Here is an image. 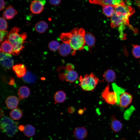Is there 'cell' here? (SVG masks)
<instances>
[{
    "instance_id": "cell-1",
    "label": "cell",
    "mask_w": 140,
    "mask_h": 140,
    "mask_svg": "<svg viewBox=\"0 0 140 140\" xmlns=\"http://www.w3.org/2000/svg\"><path fill=\"white\" fill-rule=\"evenodd\" d=\"M85 34L82 28H75L69 32L62 33L59 37L63 43L69 44L73 51L72 54L73 55L76 51L82 50L84 48Z\"/></svg>"
},
{
    "instance_id": "cell-2",
    "label": "cell",
    "mask_w": 140,
    "mask_h": 140,
    "mask_svg": "<svg viewBox=\"0 0 140 140\" xmlns=\"http://www.w3.org/2000/svg\"><path fill=\"white\" fill-rule=\"evenodd\" d=\"M135 12L134 9L123 2L115 6L114 12L111 17V26L112 28L122 25H129V18Z\"/></svg>"
},
{
    "instance_id": "cell-3",
    "label": "cell",
    "mask_w": 140,
    "mask_h": 140,
    "mask_svg": "<svg viewBox=\"0 0 140 140\" xmlns=\"http://www.w3.org/2000/svg\"><path fill=\"white\" fill-rule=\"evenodd\" d=\"M20 29L17 27L12 28L6 37L5 40L9 41L12 45L13 50L12 54L15 56L19 55L24 48L23 45L27 38L26 33L19 34Z\"/></svg>"
},
{
    "instance_id": "cell-4",
    "label": "cell",
    "mask_w": 140,
    "mask_h": 140,
    "mask_svg": "<svg viewBox=\"0 0 140 140\" xmlns=\"http://www.w3.org/2000/svg\"><path fill=\"white\" fill-rule=\"evenodd\" d=\"M2 131L9 137L13 136L18 131V123L7 116H4L0 121Z\"/></svg>"
},
{
    "instance_id": "cell-5",
    "label": "cell",
    "mask_w": 140,
    "mask_h": 140,
    "mask_svg": "<svg viewBox=\"0 0 140 140\" xmlns=\"http://www.w3.org/2000/svg\"><path fill=\"white\" fill-rule=\"evenodd\" d=\"M99 79L93 74H86L83 77L80 76L79 85L83 90L86 91H92L94 90L99 82Z\"/></svg>"
},
{
    "instance_id": "cell-6",
    "label": "cell",
    "mask_w": 140,
    "mask_h": 140,
    "mask_svg": "<svg viewBox=\"0 0 140 140\" xmlns=\"http://www.w3.org/2000/svg\"><path fill=\"white\" fill-rule=\"evenodd\" d=\"M102 97L108 103L111 105H118V99L116 93L114 91H109L108 84L102 92Z\"/></svg>"
},
{
    "instance_id": "cell-7",
    "label": "cell",
    "mask_w": 140,
    "mask_h": 140,
    "mask_svg": "<svg viewBox=\"0 0 140 140\" xmlns=\"http://www.w3.org/2000/svg\"><path fill=\"white\" fill-rule=\"evenodd\" d=\"M0 61L1 65L4 67L10 69L13 65L14 61L12 56L9 54L1 52Z\"/></svg>"
},
{
    "instance_id": "cell-8",
    "label": "cell",
    "mask_w": 140,
    "mask_h": 140,
    "mask_svg": "<svg viewBox=\"0 0 140 140\" xmlns=\"http://www.w3.org/2000/svg\"><path fill=\"white\" fill-rule=\"evenodd\" d=\"M132 99V97L131 94L124 91L119 96L118 105L123 108H127L131 103Z\"/></svg>"
},
{
    "instance_id": "cell-9",
    "label": "cell",
    "mask_w": 140,
    "mask_h": 140,
    "mask_svg": "<svg viewBox=\"0 0 140 140\" xmlns=\"http://www.w3.org/2000/svg\"><path fill=\"white\" fill-rule=\"evenodd\" d=\"M91 3L103 6L107 5L116 6L124 2L123 0H89Z\"/></svg>"
},
{
    "instance_id": "cell-10",
    "label": "cell",
    "mask_w": 140,
    "mask_h": 140,
    "mask_svg": "<svg viewBox=\"0 0 140 140\" xmlns=\"http://www.w3.org/2000/svg\"><path fill=\"white\" fill-rule=\"evenodd\" d=\"M45 3L43 1L38 0H34L31 3L30 9L31 11L35 14L40 13L44 9Z\"/></svg>"
},
{
    "instance_id": "cell-11",
    "label": "cell",
    "mask_w": 140,
    "mask_h": 140,
    "mask_svg": "<svg viewBox=\"0 0 140 140\" xmlns=\"http://www.w3.org/2000/svg\"><path fill=\"white\" fill-rule=\"evenodd\" d=\"M87 132L86 128L83 127L76 128L73 132V134L77 140H83L87 136Z\"/></svg>"
},
{
    "instance_id": "cell-12",
    "label": "cell",
    "mask_w": 140,
    "mask_h": 140,
    "mask_svg": "<svg viewBox=\"0 0 140 140\" xmlns=\"http://www.w3.org/2000/svg\"><path fill=\"white\" fill-rule=\"evenodd\" d=\"M19 100L15 96H11L8 97L5 101V104L9 109H13L18 106Z\"/></svg>"
},
{
    "instance_id": "cell-13",
    "label": "cell",
    "mask_w": 140,
    "mask_h": 140,
    "mask_svg": "<svg viewBox=\"0 0 140 140\" xmlns=\"http://www.w3.org/2000/svg\"><path fill=\"white\" fill-rule=\"evenodd\" d=\"M17 13V11L12 6L10 5L7 6L4 11L3 16L5 19H11L13 18Z\"/></svg>"
},
{
    "instance_id": "cell-14",
    "label": "cell",
    "mask_w": 140,
    "mask_h": 140,
    "mask_svg": "<svg viewBox=\"0 0 140 140\" xmlns=\"http://www.w3.org/2000/svg\"><path fill=\"white\" fill-rule=\"evenodd\" d=\"M12 69L18 78L23 77L26 72L25 67L23 64H18L13 66Z\"/></svg>"
},
{
    "instance_id": "cell-15",
    "label": "cell",
    "mask_w": 140,
    "mask_h": 140,
    "mask_svg": "<svg viewBox=\"0 0 140 140\" xmlns=\"http://www.w3.org/2000/svg\"><path fill=\"white\" fill-rule=\"evenodd\" d=\"M72 49L68 43H63L60 45L58 50L59 54L63 57H66L69 54Z\"/></svg>"
},
{
    "instance_id": "cell-16",
    "label": "cell",
    "mask_w": 140,
    "mask_h": 140,
    "mask_svg": "<svg viewBox=\"0 0 140 140\" xmlns=\"http://www.w3.org/2000/svg\"><path fill=\"white\" fill-rule=\"evenodd\" d=\"M13 50V47L8 40H5L1 43L0 46L1 52L11 54H12Z\"/></svg>"
},
{
    "instance_id": "cell-17",
    "label": "cell",
    "mask_w": 140,
    "mask_h": 140,
    "mask_svg": "<svg viewBox=\"0 0 140 140\" xmlns=\"http://www.w3.org/2000/svg\"><path fill=\"white\" fill-rule=\"evenodd\" d=\"M84 40L85 45L87 47L91 48L94 46L95 41V38L91 33L88 32L85 33Z\"/></svg>"
},
{
    "instance_id": "cell-18",
    "label": "cell",
    "mask_w": 140,
    "mask_h": 140,
    "mask_svg": "<svg viewBox=\"0 0 140 140\" xmlns=\"http://www.w3.org/2000/svg\"><path fill=\"white\" fill-rule=\"evenodd\" d=\"M65 75L66 81L71 83L74 82L78 78V73L73 70H66Z\"/></svg>"
},
{
    "instance_id": "cell-19",
    "label": "cell",
    "mask_w": 140,
    "mask_h": 140,
    "mask_svg": "<svg viewBox=\"0 0 140 140\" xmlns=\"http://www.w3.org/2000/svg\"><path fill=\"white\" fill-rule=\"evenodd\" d=\"M48 25L47 23L44 21H40L37 23L34 26L36 31L40 33H43L48 29Z\"/></svg>"
},
{
    "instance_id": "cell-20",
    "label": "cell",
    "mask_w": 140,
    "mask_h": 140,
    "mask_svg": "<svg viewBox=\"0 0 140 140\" xmlns=\"http://www.w3.org/2000/svg\"><path fill=\"white\" fill-rule=\"evenodd\" d=\"M105 80L108 83L113 82L115 80L116 75L115 72L111 69L107 70L103 75Z\"/></svg>"
},
{
    "instance_id": "cell-21",
    "label": "cell",
    "mask_w": 140,
    "mask_h": 140,
    "mask_svg": "<svg viewBox=\"0 0 140 140\" xmlns=\"http://www.w3.org/2000/svg\"><path fill=\"white\" fill-rule=\"evenodd\" d=\"M110 127L113 131L117 132L121 130L122 127V125L121 122L114 116L112 117Z\"/></svg>"
},
{
    "instance_id": "cell-22",
    "label": "cell",
    "mask_w": 140,
    "mask_h": 140,
    "mask_svg": "<svg viewBox=\"0 0 140 140\" xmlns=\"http://www.w3.org/2000/svg\"><path fill=\"white\" fill-rule=\"evenodd\" d=\"M30 90L26 86H23L20 87L18 91V94L19 98L23 99L27 97L30 94Z\"/></svg>"
},
{
    "instance_id": "cell-23",
    "label": "cell",
    "mask_w": 140,
    "mask_h": 140,
    "mask_svg": "<svg viewBox=\"0 0 140 140\" xmlns=\"http://www.w3.org/2000/svg\"><path fill=\"white\" fill-rule=\"evenodd\" d=\"M115 6L111 5H107L103 6L102 11L103 14L107 17H111L113 15Z\"/></svg>"
},
{
    "instance_id": "cell-24",
    "label": "cell",
    "mask_w": 140,
    "mask_h": 140,
    "mask_svg": "<svg viewBox=\"0 0 140 140\" xmlns=\"http://www.w3.org/2000/svg\"><path fill=\"white\" fill-rule=\"evenodd\" d=\"M66 98V95L65 93L62 90L57 91L54 95V100L56 103H62L65 100Z\"/></svg>"
},
{
    "instance_id": "cell-25",
    "label": "cell",
    "mask_w": 140,
    "mask_h": 140,
    "mask_svg": "<svg viewBox=\"0 0 140 140\" xmlns=\"http://www.w3.org/2000/svg\"><path fill=\"white\" fill-rule=\"evenodd\" d=\"M22 78L25 82L30 83H34L36 80L35 75L29 71L27 72Z\"/></svg>"
},
{
    "instance_id": "cell-26",
    "label": "cell",
    "mask_w": 140,
    "mask_h": 140,
    "mask_svg": "<svg viewBox=\"0 0 140 140\" xmlns=\"http://www.w3.org/2000/svg\"><path fill=\"white\" fill-rule=\"evenodd\" d=\"M23 132L25 136L28 137H31L34 135L35 129L32 125L28 124L26 125L25 127Z\"/></svg>"
},
{
    "instance_id": "cell-27",
    "label": "cell",
    "mask_w": 140,
    "mask_h": 140,
    "mask_svg": "<svg viewBox=\"0 0 140 140\" xmlns=\"http://www.w3.org/2000/svg\"><path fill=\"white\" fill-rule=\"evenodd\" d=\"M22 115V112L21 110L18 108L13 109L10 113V115L11 118L16 120L20 119Z\"/></svg>"
},
{
    "instance_id": "cell-28",
    "label": "cell",
    "mask_w": 140,
    "mask_h": 140,
    "mask_svg": "<svg viewBox=\"0 0 140 140\" xmlns=\"http://www.w3.org/2000/svg\"><path fill=\"white\" fill-rule=\"evenodd\" d=\"M60 46L59 43L55 40L51 41L48 44V47L49 49L53 51H55L59 50Z\"/></svg>"
},
{
    "instance_id": "cell-29",
    "label": "cell",
    "mask_w": 140,
    "mask_h": 140,
    "mask_svg": "<svg viewBox=\"0 0 140 140\" xmlns=\"http://www.w3.org/2000/svg\"><path fill=\"white\" fill-rule=\"evenodd\" d=\"M132 53L135 58H140V45H133Z\"/></svg>"
},
{
    "instance_id": "cell-30",
    "label": "cell",
    "mask_w": 140,
    "mask_h": 140,
    "mask_svg": "<svg viewBox=\"0 0 140 140\" xmlns=\"http://www.w3.org/2000/svg\"><path fill=\"white\" fill-rule=\"evenodd\" d=\"M0 30H6L8 28V23L5 19L1 17L0 19Z\"/></svg>"
},
{
    "instance_id": "cell-31",
    "label": "cell",
    "mask_w": 140,
    "mask_h": 140,
    "mask_svg": "<svg viewBox=\"0 0 140 140\" xmlns=\"http://www.w3.org/2000/svg\"><path fill=\"white\" fill-rule=\"evenodd\" d=\"M0 42L3 40L5 37H6L8 33V32L6 30H0Z\"/></svg>"
},
{
    "instance_id": "cell-32",
    "label": "cell",
    "mask_w": 140,
    "mask_h": 140,
    "mask_svg": "<svg viewBox=\"0 0 140 140\" xmlns=\"http://www.w3.org/2000/svg\"><path fill=\"white\" fill-rule=\"evenodd\" d=\"M50 3L53 5H58L60 4L61 0H49Z\"/></svg>"
},
{
    "instance_id": "cell-33",
    "label": "cell",
    "mask_w": 140,
    "mask_h": 140,
    "mask_svg": "<svg viewBox=\"0 0 140 140\" xmlns=\"http://www.w3.org/2000/svg\"><path fill=\"white\" fill-rule=\"evenodd\" d=\"M0 10H3L5 7V2L4 0H0Z\"/></svg>"
},
{
    "instance_id": "cell-34",
    "label": "cell",
    "mask_w": 140,
    "mask_h": 140,
    "mask_svg": "<svg viewBox=\"0 0 140 140\" xmlns=\"http://www.w3.org/2000/svg\"><path fill=\"white\" fill-rule=\"evenodd\" d=\"M18 129L20 131L22 132L24 131L25 129V127L23 125H20L19 126Z\"/></svg>"
},
{
    "instance_id": "cell-35",
    "label": "cell",
    "mask_w": 140,
    "mask_h": 140,
    "mask_svg": "<svg viewBox=\"0 0 140 140\" xmlns=\"http://www.w3.org/2000/svg\"><path fill=\"white\" fill-rule=\"evenodd\" d=\"M84 110L83 109H80L78 111V113L79 114L81 115L83 113Z\"/></svg>"
},
{
    "instance_id": "cell-36",
    "label": "cell",
    "mask_w": 140,
    "mask_h": 140,
    "mask_svg": "<svg viewBox=\"0 0 140 140\" xmlns=\"http://www.w3.org/2000/svg\"><path fill=\"white\" fill-rule=\"evenodd\" d=\"M139 134L140 135V130H139Z\"/></svg>"
},
{
    "instance_id": "cell-37",
    "label": "cell",
    "mask_w": 140,
    "mask_h": 140,
    "mask_svg": "<svg viewBox=\"0 0 140 140\" xmlns=\"http://www.w3.org/2000/svg\"></svg>"
}]
</instances>
